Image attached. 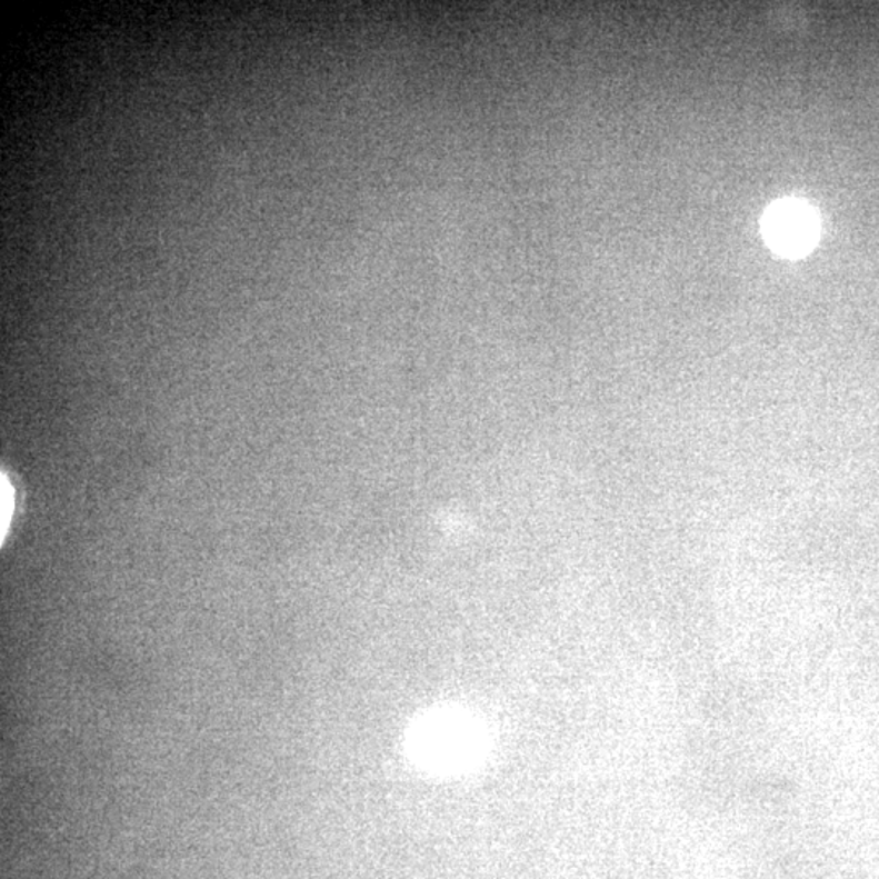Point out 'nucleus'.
<instances>
[{"label":"nucleus","mask_w":879,"mask_h":879,"mask_svg":"<svg viewBox=\"0 0 879 879\" xmlns=\"http://www.w3.org/2000/svg\"><path fill=\"white\" fill-rule=\"evenodd\" d=\"M0 496H2V510H0V517H2V523H0V530L2 532L7 531L9 528L10 518H12V509H13V489L10 487L9 481H7L6 476H2V490H0Z\"/></svg>","instance_id":"obj_2"},{"label":"nucleus","mask_w":879,"mask_h":879,"mask_svg":"<svg viewBox=\"0 0 879 879\" xmlns=\"http://www.w3.org/2000/svg\"><path fill=\"white\" fill-rule=\"evenodd\" d=\"M763 233L780 253H805L818 237V219L803 202L782 201L763 217Z\"/></svg>","instance_id":"obj_1"}]
</instances>
